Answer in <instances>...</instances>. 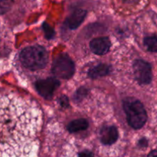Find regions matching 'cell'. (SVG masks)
Returning <instances> with one entry per match:
<instances>
[{"label": "cell", "instance_id": "1", "mask_svg": "<svg viewBox=\"0 0 157 157\" xmlns=\"http://www.w3.org/2000/svg\"><path fill=\"white\" fill-rule=\"evenodd\" d=\"M42 124V111L35 101L0 94V156L37 155Z\"/></svg>", "mask_w": 157, "mask_h": 157}, {"label": "cell", "instance_id": "2", "mask_svg": "<svg viewBox=\"0 0 157 157\" xmlns=\"http://www.w3.org/2000/svg\"><path fill=\"white\" fill-rule=\"evenodd\" d=\"M19 58L22 65L26 68L32 71L40 70L47 64L48 52L41 46H31L22 51Z\"/></svg>", "mask_w": 157, "mask_h": 157}, {"label": "cell", "instance_id": "3", "mask_svg": "<svg viewBox=\"0 0 157 157\" xmlns=\"http://www.w3.org/2000/svg\"><path fill=\"white\" fill-rule=\"evenodd\" d=\"M123 108L128 123L134 129H140L147 121V114L143 104L134 98H127L123 102Z\"/></svg>", "mask_w": 157, "mask_h": 157}, {"label": "cell", "instance_id": "4", "mask_svg": "<svg viewBox=\"0 0 157 157\" xmlns=\"http://www.w3.org/2000/svg\"><path fill=\"white\" fill-rule=\"evenodd\" d=\"M52 71L56 78L69 79L73 75L75 65L67 55L61 54L53 61Z\"/></svg>", "mask_w": 157, "mask_h": 157}, {"label": "cell", "instance_id": "5", "mask_svg": "<svg viewBox=\"0 0 157 157\" xmlns=\"http://www.w3.org/2000/svg\"><path fill=\"white\" fill-rule=\"evenodd\" d=\"M135 79L141 84H149L152 81V67L146 61L136 60L133 64Z\"/></svg>", "mask_w": 157, "mask_h": 157}, {"label": "cell", "instance_id": "6", "mask_svg": "<svg viewBox=\"0 0 157 157\" xmlns=\"http://www.w3.org/2000/svg\"><path fill=\"white\" fill-rule=\"evenodd\" d=\"M60 83L55 78H48L46 80H40L35 83V87L42 97L46 99L52 98L54 91L59 86Z\"/></svg>", "mask_w": 157, "mask_h": 157}, {"label": "cell", "instance_id": "7", "mask_svg": "<svg viewBox=\"0 0 157 157\" xmlns=\"http://www.w3.org/2000/svg\"><path fill=\"white\" fill-rule=\"evenodd\" d=\"M111 43L107 37H100L95 38L90 42V48L94 54L103 55L107 53L110 48Z\"/></svg>", "mask_w": 157, "mask_h": 157}, {"label": "cell", "instance_id": "8", "mask_svg": "<svg viewBox=\"0 0 157 157\" xmlns=\"http://www.w3.org/2000/svg\"><path fill=\"white\" fill-rule=\"evenodd\" d=\"M100 140L104 145H111L117 140L119 137L118 130L114 126H107L102 128L99 133Z\"/></svg>", "mask_w": 157, "mask_h": 157}, {"label": "cell", "instance_id": "9", "mask_svg": "<svg viewBox=\"0 0 157 157\" xmlns=\"http://www.w3.org/2000/svg\"><path fill=\"white\" fill-rule=\"evenodd\" d=\"M86 15V12L83 9H77L74 11L66 19V23L70 29H75L81 25Z\"/></svg>", "mask_w": 157, "mask_h": 157}, {"label": "cell", "instance_id": "10", "mask_svg": "<svg viewBox=\"0 0 157 157\" xmlns=\"http://www.w3.org/2000/svg\"><path fill=\"white\" fill-rule=\"evenodd\" d=\"M89 127V123L85 119L75 120L69 123L68 125V130L70 133H76V132L83 131L86 130Z\"/></svg>", "mask_w": 157, "mask_h": 157}, {"label": "cell", "instance_id": "11", "mask_svg": "<svg viewBox=\"0 0 157 157\" xmlns=\"http://www.w3.org/2000/svg\"><path fill=\"white\" fill-rule=\"evenodd\" d=\"M110 67L106 64H99L92 67L89 71V76L92 78L106 76L109 73Z\"/></svg>", "mask_w": 157, "mask_h": 157}, {"label": "cell", "instance_id": "12", "mask_svg": "<svg viewBox=\"0 0 157 157\" xmlns=\"http://www.w3.org/2000/svg\"><path fill=\"white\" fill-rule=\"evenodd\" d=\"M144 44L149 52H157V35L145 38Z\"/></svg>", "mask_w": 157, "mask_h": 157}, {"label": "cell", "instance_id": "13", "mask_svg": "<svg viewBox=\"0 0 157 157\" xmlns=\"http://www.w3.org/2000/svg\"><path fill=\"white\" fill-rule=\"evenodd\" d=\"M14 0H0V14H4L9 10Z\"/></svg>", "mask_w": 157, "mask_h": 157}, {"label": "cell", "instance_id": "14", "mask_svg": "<svg viewBox=\"0 0 157 157\" xmlns=\"http://www.w3.org/2000/svg\"><path fill=\"white\" fill-rule=\"evenodd\" d=\"M44 30L46 31V35H47L48 38H50L53 36V33H54L53 31H52V29H51L49 25H46L45 24L44 25Z\"/></svg>", "mask_w": 157, "mask_h": 157}, {"label": "cell", "instance_id": "15", "mask_svg": "<svg viewBox=\"0 0 157 157\" xmlns=\"http://www.w3.org/2000/svg\"><path fill=\"white\" fill-rule=\"evenodd\" d=\"M123 1L126 3H135L139 1V0H123Z\"/></svg>", "mask_w": 157, "mask_h": 157}]
</instances>
